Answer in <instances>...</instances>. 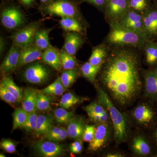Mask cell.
Returning a JSON list of instances; mask_svg holds the SVG:
<instances>
[{"label": "cell", "mask_w": 157, "mask_h": 157, "mask_svg": "<svg viewBox=\"0 0 157 157\" xmlns=\"http://www.w3.org/2000/svg\"><path fill=\"white\" fill-rule=\"evenodd\" d=\"M1 83L6 86L7 90L15 97L17 102L22 101L24 93H23L22 90L15 84L11 76L7 75L4 76Z\"/></svg>", "instance_id": "4316f807"}, {"label": "cell", "mask_w": 157, "mask_h": 157, "mask_svg": "<svg viewBox=\"0 0 157 157\" xmlns=\"http://www.w3.org/2000/svg\"><path fill=\"white\" fill-rule=\"evenodd\" d=\"M49 76V70L39 63L29 66L24 73L26 81L33 84L43 83L48 79Z\"/></svg>", "instance_id": "5bb4252c"}, {"label": "cell", "mask_w": 157, "mask_h": 157, "mask_svg": "<svg viewBox=\"0 0 157 157\" xmlns=\"http://www.w3.org/2000/svg\"><path fill=\"white\" fill-rule=\"evenodd\" d=\"M86 125L83 118L74 116L68 123L67 131L69 137L75 140H82Z\"/></svg>", "instance_id": "d6986e66"}, {"label": "cell", "mask_w": 157, "mask_h": 157, "mask_svg": "<svg viewBox=\"0 0 157 157\" xmlns=\"http://www.w3.org/2000/svg\"><path fill=\"white\" fill-rule=\"evenodd\" d=\"M29 113L22 108L15 109L13 114V127L12 132L18 128H21L27 119Z\"/></svg>", "instance_id": "836d02e7"}, {"label": "cell", "mask_w": 157, "mask_h": 157, "mask_svg": "<svg viewBox=\"0 0 157 157\" xmlns=\"http://www.w3.org/2000/svg\"><path fill=\"white\" fill-rule=\"evenodd\" d=\"M143 93L141 97L155 102L157 101V76L150 69H144Z\"/></svg>", "instance_id": "4fadbf2b"}, {"label": "cell", "mask_w": 157, "mask_h": 157, "mask_svg": "<svg viewBox=\"0 0 157 157\" xmlns=\"http://www.w3.org/2000/svg\"><path fill=\"white\" fill-rule=\"evenodd\" d=\"M41 58L45 63L57 71H59L62 67L59 52L51 45L42 52Z\"/></svg>", "instance_id": "44dd1931"}, {"label": "cell", "mask_w": 157, "mask_h": 157, "mask_svg": "<svg viewBox=\"0 0 157 157\" xmlns=\"http://www.w3.org/2000/svg\"><path fill=\"white\" fill-rule=\"evenodd\" d=\"M73 1H74V0H73Z\"/></svg>", "instance_id": "9f6ffc18"}, {"label": "cell", "mask_w": 157, "mask_h": 157, "mask_svg": "<svg viewBox=\"0 0 157 157\" xmlns=\"http://www.w3.org/2000/svg\"><path fill=\"white\" fill-rule=\"evenodd\" d=\"M41 9L45 14L50 15L73 17L81 20L78 7L73 0H53L43 5Z\"/></svg>", "instance_id": "8992f818"}, {"label": "cell", "mask_w": 157, "mask_h": 157, "mask_svg": "<svg viewBox=\"0 0 157 157\" xmlns=\"http://www.w3.org/2000/svg\"><path fill=\"white\" fill-rule=\"evenodd\" d=\"M0 157H6V155H5L4 154H1V155H0Z\"/></svg>", "instance_id": "816d5d0a"}, {"label": "cell", "mask_w": 157, "mask_h": 157, "mask_svg": "<svg viewBox=\"0 0 157 157\" xmlns=\"http://www.w3.org/2000/svg\"><path fill=\"white\" fill-rule=\"evenodd\" d=\"M152 0H128L129 9L143 15L151 6Z\"/></svg>", "instance_id": "d6a6232c"}, {"label": "cell", "mask_w": 157, "mask_h": 157, "mask_svg": "<svg viewBox=\"0 0 157 157\" xmlns=\"http://www.w3.org/2000/svg\"><path fill=\"white\" fill-rule=\"evenodd\" d=\"M153 2L157 4V0H152Z\"/></svg>", "instance_id": "f5cc1de1"}, {"label": "cell", "mask_w": 157, "mask_h": 157, "mask_svg": "<svg viewBox=\"0 0 157 157\" xmlns=\"http://www.w3.org/2000/svg\"><path fill=\"white\" fill-rule=\"evenodd\" d=\"M49 95L43 94L39 91L37 96V109L40 111H46L50 107L53 98Z\"/></svg>", "instance_id": "74e56055"}, {"label": "cell", "mask_w": 157, "mask_h": 157, "mask_svg": "<svg viewBox=\"0 0 157 157\" xmlns=\"http://www.w3.org/2000/svg\"><path fill=\"white\" fill-rule=\"evenodd\" d=\"M155 104L156 107L157 108V101H155Z\"/></svg>", "instance_id": "11a10c76"}, {"label": "cell", "mask_w": 157, "mask_h": 157, "mask_svg": "<svg viewBox=\"0 0 157 157\" xmlns=\"http://www.w3.org/2000/svg\"><path fill=\"white\" fill-rule=\"evenodd\" d=\"M109 48V45L105 42L96 46L88 62L94 66L101 67L107 58Z\"/></svg>", "instance_id": "7402d4cb"}, {"label": "cell", "mask_w": 157, "mask_h": 157, "mask_svg": "<svg viewBox=\"0 0 157 157\" xmlns=\"http://www.w3.org/2000/svg\"><path fill=\"white\" fill-rule=\"evenodd\" d=\"M39 91L32 88H26L24 91L22 108L28 113L37 110V96Z\"/></svg>", "instance_id": "603a6c76"}, {"label": "cell", "mask_w": 157, "mask_h": 157, "mask_svg": "<svg viewBox=\"0 0 157 157\" xmlns=\"http://www.w3.org/2000/svg\"><path fill=\"white\" fill-rule=\"evenodd\" d=\"M127 142L129 150L135 156L154 157L157 151L148 132L139 129L132 130Z\"/></svg>", "instance_id": "5b68a950"}, {"label": "cell", "mask_w": 157, "mask_h": 157, "mask_svg": "<svg viewBox=\"0 0 157 157\" xmlns=\"http://www.w3.org/2000/svg\"><path fill=\"white\" fill-rule=\"evenodd\" d=\"M129 9L128 0H107L103 11L110 25L117 23Z\"/></svg>", "instance_id": "ba28073f"}, {"label": "cell", "mask_w": 157, "mask_h": 157, "mask_svg": "<svg viewBox=\"0 0 157 157\" xmlns=\"http://www.w3.org/2000/svg\"><path fill=\"white\" fill-rule=\"evenodd\" d=\"M34 148L37 153L43 157H56L64 151L63 147L50 140H39L35 142Z\"/></svg>", "instance_id": "9a60e30c"}, {"label": "cell", "mask_w": 157, "mask_h": 157, "mask_svg": "<svg viewBox=\"0 0 157 157\" xmlns=\"http://www.w3.org/2000/svg\"><path fill=\"white\" fill-rule=\"evenodd\" d=\"M38 117V115L36 111L29 113L27 119L21 128L24 129L27 132H34L36 127Z\"/></svg>", "instance_id": "f35d334b"}, {"label": "cell", "mask_w": 157, "mask_h": 157, "mask_svg": "<svg viewBox=\"0 0 157 157\" xmlns=\"http://www.w3.org/2000/svg\"><path fill=\"white\" fill-rule=\"evenodd\" d=\"M0 98L3 101L9 104H13L17 102V99L6 86L3 85H0Z\"/></svg>", "instance_id": "ab89813d"}, {"label": "cell", "mask_w": 157, "mask_h": 157, "mask_svg": "<svg viewBox=\"0 0 157 157\" xmlns=\"http://www.w3.org/2000/svg\"><path fill=\"white\" fill-rule=\"evenodd\" d=\"M83 149V144L82 140H77L70 144V150L73 154L81 153Z\"/></svg>", "instance_id": "7bdbcfd3"}, {"label": "cell", "mask_w": 157, "mask_h": 157, "mask_svg": "<svg viewBox=\"0 0 157 157\" xmlns=\"http://www.w3.org/2000/svg\"><path fill=\"white\" fill-rule=\"evenodd\" d=\"M149 69H150L157 76V64L155 65L154 67L151 68H149Z\"/></svg>", "instance_id": "681fc988"}, {"label": "cell", "mask_w": 157, "mask_h": 157, "mask_svg": "<svg viewBox=\"0 0 157 157\" xmlns=\"http://www.w3.org/2000/svg\"><path fill=\"white\" fill-rule=\"evenodd\" d=\"M125 156V155L122 152L114 150L107 152V153L105 154L104 155V157H124Z\"/></svg>", "instance_id": "bcb514c9"}, {"label": "cell", "mask_w": 157, "mask_h": 157, "mask_svg": "<svg viewBox=\"0 0 157 157\" xmlns=\"http://www.w3.org/2000/svg\"><path fill=\"white\" fill-rule=\"evenodd\" d=\"M1 21L5 28L14 29L21 26L24 23V17L17 7L10 6L5 7L2 10Z\"/></svg>", "instance_id": "30bf717a"}, {"label": "cell", "mask_w": 157, "mask_h": 157, "mask_svg": "<svg viewBox=\"0 0 157 157\" xmlns=\"http://www.w3.org/2000/svg\"><path fill=\"white\" fill-rule=\"evenodd\" d=\"M39 1L42 2L43 5L47 4L49 2H51V1H53V0H39Z\"/></svg>", "instance_id": "f907efd6"}, {"label": "cell", "mask_w": 157, "mask_h": 157, "mask_svg": "<svg viewBox=\"0 0 157 157\" xmlns=\"http://www.w3.org/2000/svg\"><path fill=\"white\" fill-rule=\"evenodd\" d=\"M4 40H3V38H1V53H2L3 52V51H4V45H3L4 44Z\"/></svg>", "instance_id": "c3c4849f"}, {"label": "cell", "mask_w": 157, "mask_h": 157, "mask_svg": "<svg viewBox=\"0 0 157 157\" xmlns=\"http://www.w3.org/2000/svg\"><path fill=\"white\" fill-rule=\"evenodd\" d=\"M105 43L112 46H129L143 49L147 39L142 34L123 28L117 25H111Z\"/></svg>", "instance_id": "277c9868"}, {"label": "cell", "mask_w": 157, "mask_h": 157, "mask_svg": "<svg viewBox=\"0 0 157 157\" xmlns=\"http://www.w3.org/2000/svg\"><path fill=\"white\" fill-rule=\"evenodd\" d=\"M112 141H114V131L112 122L97 124L95 134L87 150L96 152L106 148Z\"/></svg>", "instance_id": "52a82bcc"}, {"label": "cell", "mask_w": 157, "mask_h": 157, "mask_svg": "<svg viewBox=\"0 0 157 157\" xmlns=\"http://www.w3.org/2000/svg\"><path fill=\"white\" fill-rule=\"evenodd\" d=\"M68 135L67 130L58 127H53L45 135V137L54 142L63 141L67 139Z\"/></svg>", "instance_id": "4dcf8cb0"}, {"label": "cell", "mask_w": 157, "mask_h": 157, "mask_svg": "<svg viewBox=\"0 0 157 157\" xmlns=\"http://www.w3.org/2000/svg\"><path fill=\"white\" fill-rule=\"evenodd\" d=\"M144 33L147 39L157 41V4L153 2L143 15Z\"/></svg>", "instance_id": "7c38bea8"}, {"label": "cell", "mask_w": 157, "mask_h": 157, "mask_svg": "<svg viewBox=\"0 0 157 157\" xmlns=\"http://www.w3.org/2000/svg\"><path fill=\"white\" fill-rule=\"evenodd\" d=\"M80 1L82 2H86L90 3L100 11H103L107 0H80Z\"/></svg>", "instance_id": "ee69618b"}, {"label": "cell", "mask_w": 157, "mask_h": 157, "mask_svg": "<svg viewBox=\"0 0 157 157\" xmlns=\"http://www.w3.org/2000/svg\"><path fill=\"white\" fill-rule=\"evenodd\" d=\"M86 100V98L78 97L73 93H67L63 96L58 105L64 109H69L75 105L81 104Z\"/></svg>", "instance_id": "83f0119b"}, {"label": "cell", "mask_w": 157, "mask_h": 157, "mask_svg": "<svg viewBox=\"0 0 157 157\" xmlns=\"http://www.w3.org/2000/svg\"><path fill=\"white\" fill-rule=\"evenodd\" d=\"M21 49L17 45H13L4 59L0 67L1 73L6 76L13 72L17 68L20 54Z\"/></svg>", "instance_id": "2e32d148"}, {"label": "cell", "mask_w": 157, "mask_h": 157, "mask_svg": "<svg viewBox=\"0 0 157 157\" xmlns=\"http://www.w3.org/2000/svg\"><path fill=\"white\" fill-rule=\"evenodd\" d=\"M42 51L34 44L21 49L20 54L17 68L36 60L42 57Z\"/></svg>", "instance_id": "e0dca14e"}, {"label": "cell", "mask_w": 157, "mask_h": 157, "mask_svg": "<svg viewBox=\"0 0 157 157\" xmlns=\"http://www.w3.org/2000/svg\"><path fill=\"white\" fill-rule=\"evenodd\" d=\"M101 67L94 66L87 62L85 63L79 69V73L93 84L95 85L96 78L100 72Z\"/></svg>", "instance_id": "484cf974"}, {"label": "cell", "mask_w": 157, "mask_h": 157, "mask_svg": "<svg viewBox=\"0 0 157 157\" xmlns=\"http://www.w3.org/2000/svg\"><path fill=\"white\" fill-rule=\"evenodd\" d=\"M96 130V126L95 125L86 124L82 136V141L90 142L94 136Z\"/></svg>", "instance_id": "60d3db41"}, {"label": "cell", "mask_w": 157, "mask_h": 157, "mask_svg": "<svg viewBox=\"0 0 157 157\" xmlns=\"http://www.w3.org/2000/svg\"><path fill=\"white\" fill-rule=\"evenodd\" d=\"M154 157H157V150L155 154V155Z\"/></svg>", "instance_id": "db71d44e"}, {"label": "cell", "mask_w": 157, "mask_h": 157, "mask_svg": "<svg viewBox=\"0 0 157 157\" xmlns=\"http://www.w3.org/2000/svg\"><path fill=\"white\" fill-rule=\"evenodd\" d=\"M128 115L134 129L148 132L157 123V108L155 102L140 97Z\"/></svg>", "instance_id": "3957f363"}, {"label": "cell", "mask_w": 157, "mask_h": 157, "mask_svg": "<svg viewBox=\"0 0 157 157\" xmlns=\"http://www.w3.org/2000/svg\"><path fill=\"white\" fill-rule=\"evenodd\" d=\"M50 29L39 30L34 38L35 45L39 49L44 51L50 45L49 41V33Z\"/></svg>", "instance_id": "f1b7e54d"}, {"label": "cell", "mask_w": 157, "mask_h": 157, "mask_svg": "<svg viewBox=\"0 0 157 157\" xmlns=\"http://www.w3.org/2000/svg\"><path fill=\"white\" fill-rule=\"evenodd\" d=\"M0 145L1 148L9 153H13L16 151V146L15 144L9 139H5L2 140L0 144Z\"/></svg>", "instance_id": "b9f144b4"}, {"label": "cell", "mask_w": 157, "mask_h": 157, "mask_svg": "<svg viewBox=\"0 0 157 157\" xmlns=\"http://www.w3.org/2000/svg\"><path fill=\"white\" fill-rule=\"evenodd\" d=\"M83 43L82 35L75 32H70L65 37L64 50L74 56Z\"/></svg>", "instance_id": "ac0fdd59"}, {"label": "cell", "mask_w": 157, "mask_h": 157, "mask_svg": "<svg viewBox=\"0 0 157 157\" xmlns=\"http://www.w3.org/2000/svg\"><path fill=\"white\" fill-rule=\"evenodd\" d=\"M109 46L108 55L98 74L99 82L96 83L119 109L125 111L134 106L143 93V49Z\"/></svg>", "instance_id": "6da1fadb"}, {"label": "cell", "mask_w": 157, "mask_h": 157, "mask_svg": "<svg viewBox=\"0 0 157 157\" xmlns=\"http://www.w3.org/2000/svg\"><path fill=\"white\" fill-rule=\"evenodd\" d=\"M54 117L58 123L65 124L69 123L74 115L72 111H68L61 107L55 110Z\"/></svg>", "instance_id": "8d00e7d4"}, {"label": "cell", "mask_w": 157, "mask_h": 157, "mask_svg": "<svg viewBox=\"0 0 157 157\" xmlns=\"http://www.w3.org/2000/svg\"><path fill=\"white\" fill-rule=\"evenodd\" d=\"M115 24L123 28L142 34L145 36L143 15L137 11L129 9L123 17Z\"/></svg>", "instance_id": "8fae6325"}, {"label": "cell", "mask_w": 157, "mask_h": 157, "mask_svg": "<svg viewBox=\"0 0 157 157\" xmlns=\"http://www.w3.org/2000/svg\"><path fill=\"white\" fill-rule=\"evenodd\" d=\"M62 67L64 70H71L76 68L77 62L73 56L69 54L64 50L59 52Z\"/></svg>", "instance_id": "e575fe53"}, {"label": "cell", "mask_w": 157, "mask_h": 157, "mask_svg": "<svg viewBox=\"0 0 157 157\" xmlns=\"http://www.w3.org/2000/svg\"><path fill=\"white\" fill-rule=\"evenodd\" d=\"M95 85L98 93V101L109 111L114 131V145L117 147L127 142L133 126L127 112L119 109L104 90L97 83Z\"/></svg>", "instance_id": "7a4b0ae2"}, {"label": "cell", "mask_w": 157, "mask_h": 157, "mask_svg": "<svg viewBox=\"0 0 157 157\" xmlns=\"http://www.w3.org/2000/svg\"><path fill=\"white\" fill-rule=\"evenodd\" d=\"M79 73V69L77 67L71 70H65L63 72L60 78L66 89L70 87L76 81Z\"/></svg>", "instance_id": "1f68e13d"}, {"label": "cell", "mask_w": 157, "mask_h": 157, "mask_svg": "<svg viewBox=\"0 0 157 157\" xmlns=\"http://www.w3.org/2000/svg\"><path fill=\"white\" fill-rule=\"evenodd\" d=\"M84 109L88 115L90 114L104 115L109 113L107 108L98 101L85 106L84 107Z\"/></svg>", "instance_id": "d590c367"}, {"label": "cell", "mask_w": 157, "mask_h": 157, "mask_svg": "<svg viewBox=\"0 0 157 157\" xmlns=\"http://www.w3.org/2000/svg\"><path fill=\"white\" fill-rule=\"evenodd\" d=\"M61 26L65 30L84 34V29L79 20L73 17H63L60 21Z\"/></svg>", "instance_id": "d4e9b609"}, {"label": "cell", "mask_w": 157, "mask_h": 157, "mask_svg": "<svg viewBox=\"0 0 157 157\" xmlns=\"http://www.w3.org/2000/svg\"><path fill=\"white\" fill-rule=\"evenodd\" d=\"M53 118L52 115L38 116L36 127L35 129V134L37 136L45 135L52 128Z\"/></svg>", "instance_id": "cb8c5ba5"}, {"label": "cell", "mask_w": 157, "mask_h": 157, "mask_svg": "<svg viewBox=\"0 0 157 157\" xmlns=\"http://www.w3.org/2000/svg\"><path fill=\"white\" fill-rule=\"evenodd\" d=\"M39 27V25L37 23L31 24L15 32L10 38L13 40V44L23 49L33 44Z\"/></svg>", "instance_id": "9c48e42d"}, {"label": "cell", "mask_w": 157, "mask_h": 157, "mask_svg": "<svg viewBox=\"0 0 157 157\" xmlns=\"http://www.w3.org/2000/svg\"><path fill=\"white\" fill-rule=\"evenodd\" d=\"M65 89L60 77H58L52 83L40 91L43 94L49 95L60 96L63 94Z\"/></svg>", "instance_id": "f546056e"}, {"label": "cell", "mask_w": 157, "mask_h": 157, "mask_svg": "<svg viewBox=\"0 0 157 157\" xmlns=\"http://www.w3.org/2000/svg\"><path fill=\"white\" fill-rule=\"evenodd\" d=\"M143 63L151 68L157 64V41L147 40L143 48Z\"/></svg>", "instance_id": "ffe728a7"}, {"label": "cell", "mask_w": 157, "mask_h": 157, "mask_svg": "<svg viewBox=\"0 0 157 157\" xmlns=\"http://www.w3.org/2000/svg\"><path fill=\"white\" fill-rule=\"evenodd\" d=\"M35 0H26V6H30L35 3Z\"/></svg>", "instance_id": "7dc6e473"}, {"label": "cell", "mask_w": 157, "mask_h": 157, "mask_svg": "<svg viewBox=\"0 0 157 157\" xmlns=\"http://www.w3.org/2000/svg\"><path fill=\"white\" fill-rule=\"evenodd\" d=\"M148 133L153 143L157 150V123Z\"/></svg>", "instance_id": "f6af8a7d"}]
</instances>
